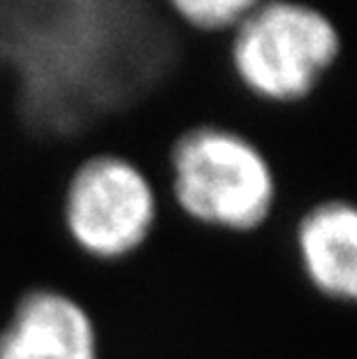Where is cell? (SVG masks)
Listing matches in <instances>:
<instances>
[{
  "mask_svg": "<svg viewBox=\"0 0 357 359\" xmlns=\"http://www.w3.org/2000/svg\"><path fill=\"white\" fill-rule=\"evenodd\" d=\"M165 170L172 202L204 230L250 234L276 211L278 172L253 133L214 121L188 126L167 147Z\"/></svg>",
  "mask_w": 357,
  "mask_h": 359,
  "instance_id": "cell-1",
  "label": "cell"
},
{
  "mask_svg": "<svg viewBox=\"0 0 357 359\" xmlns=\"http://www.w3.org/2000/svg\"><path fill=\"white\" fill-rule=\"evenodd\" d=\"M161 220V193L135 156L95 149L79 156L60 188V223L81 255L102 264L130 259Z\"/></svg>",
  "mask_w": 357,
  "mask_h": 359,
  "instance_id": "cell-2",
  "label": "cell"
},
{
  "mask_svg": "<svg viewBox=\"0 0 357 359\" xmlns=\"http://www.w3.org/2000/svg\"><path fill=\"white\" fill-rule=\"evenodd\" d=\"M355 30L292 0H262L230 33L234 74L267 104H297L314 93Z\"/></svg>",
  "mask_w": 357,
  "mask_h": 359,
  "instance_id": "cell-3",
  "label": "cell"
},
{
  "mask_svg": "<svg viewBox=\"0 0 357 359\" xmlns=\"http://www.w3.org/2000/svg\"><path fill=\"white\" fill-rule=\"evenodd\" d=\"M0 359H102L86 304L54 285L24 290L0 325Z\"/></svg>",
  "mask_w": 357,
  "mask_h": 359,
  "instance_id": "cell-4",
  "label": "cell"
},
{
  "mask_svg": "<svg viewBox=\"0 0 357 359\" xmlns=\"http://www.w3.org/2000/svg\"><path fill=\"white\" fill-rule=\"evenodd\" d=\"M304 280L332 304L357 297V211L346 197H325L302 213L292 234Z\"/></svg>",
  "mask_w": 357,
  "mask_h": 359,
  "instance_id": "cell-5",
  "label": "cell"
},
{
  "mask_svg": "<svg viewBox=\"0 0 357 359\" xmlns=\"http://www.w3.org/2000/svg\"><path fill=\"white\" fill-rule=\"evenodd\" d=\"M181 24L204 35L232 33L262 0H165Z\"/></svg>",
  "mask_w": 357,
  "mask_h": 359,
  "instance_id": "cell-6",
  "label": "cell"
}]
</instances>
